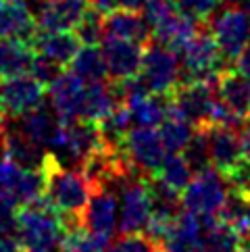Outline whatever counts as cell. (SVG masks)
I'll return each instance as SVG.
<instances>
[{"label": "cell", "mask_w": 250, "mask_h": 252, "mask_svg": "<svg viewBox=\"0 0 250 252\" xmlns=\"http://www.w3.org/2000/svg\"><path fill=\"white\" fill-rule=\"evenodd\" d=\"M42 177H44V198L52 204L62 221V227L82 223L88 200L92 196V184L82 169H71L61 160L46 152L42 160Z\"/></svg>", "instance_id": "1"}, {"label": "cell", "mask_w": 250, "mask_h": 252, "mask_svg": "<svg viewBox=\"0 0 250 252\" xmlns=\"http://www.w3.org/2000/svg\"><path fill=\"white\" fill-rule=\"evenodd\" d=\"M15 233L19 236V244L25 252H61L62 221L44 194L17 209Z\"/></svg>", "instance_id": "2"}, {"label": "cell", "mask_w": 250, "mask_h": 252, "mask_svg": "<svg viewBox=\"0 0 250 252\" xmlns=\"http://www.w3.org/2000/svg\"><path fill=\"white\" fill-rule=\"evenodd\" d=\"M227 179L215 167H204L194 171L192 179L182 190V209L198 215L202 219L219 217L227 198Z\"/></svg>", "instance_id": "3"}, {"label": "cell", "mask_w": 250, "mask_h": 252, "mask_svg": "<svg viewBox=\"0 0 250 252\" xmlns=\"http://www.w3.org/2000/svg\"><path fill=\"white\" fill-rule=\"evenodd\" d=\"M217 100L215 82L209 79H180L169 92V109L182 115L194 127H207Z\"/></svg>", "instance_id": "4"}, {"label": "cell", "mask_w": 250, "mask_h": 252, "mask_svg": "<svg viewBox=\"0 0 250 252\" xmlns=\"http://www.w3.org/2000/svg\"><path fill=\"white\" fill-rule=\"evenodd\" d=\"M138 77L148 92L153 94H167L175 88L182 79V67L177 52L163 46L158 42H148L142 52V65Z\"/></svg>", "instance_id": "5"}, {"label": "cell", "mask_w": 250, "mask_h": 252, "mask_svg": "<svg viewBox=\"0 0 250 252\" xmlns=\"http://www.w3.org/2000/svg\"><path fill=\"white\" fill-rule=\"evenodd\" d=\"M209 23L223 59L227 61V65H234L240 52L250 44V15L244 6L229 4L213 15Z\"/></svg>", "instance_id": "6"}, {"label": "cell", "mask_w": 250, "mask_h": 252, "mask_svg": "<svg viewBox=\"0 0 250 252\" xmlns=\"http://www.w3.org/2000/svg\"><path fill=\"white\" fill-rule=\"evenodd\" d=\"M119 223L121 233L127 231H144L150 213H153V196L148 190L146 175L133 173L119 186Z\"/></svg>", "instance_id": "7"}, {"label": "cell", "mask_w": 250, "mask_h": 252, "mask_svg": "<svg viewBox=\"0 0 250 252\" xmlns=\"http://www.w3.org/2000/svg\"><path fill=\"white\" fill-rule=\"evenodd\" d=\"M182 61L186 79H209L217 82V77L225 69V59L217 46L211 32H196V35L182 48Z\"/></svg>", "instance_id": "8"}, {"label": "cell", "mask_w": 250, "mask_h": 252, "mask_svg": "<svg viewBox=\"0 0 250 252\" xmlns=\"http://www.w3.org/2000/svg\"><path fill=\"white\" fill-rule=\"evenodd\" d=\"M121 148L131 163V167L140 175H146V177L155 175L160 163H163V158L167 157V150L163 146L158 131H155V127H142V125H133L125 133Z\"/></svg>", "instance_id": "9"}, {"label": "cell", "mask_w": 250, "mask_h": 252, "mask_svg": "<svg viewBox=\"0 0 250 252\" xmlns=\"http://www.w3.org/2000/svg\"><path fill=\"white\" fill-rule=\"evenodd\" d=\"M46 86L31 73L6 77L0 82V117H21L44 104Z\"/></svg>", "instance_id": "10"}, {"label": "cell", "mask_w": 250, "mask_h": 252, "mask_svg": "<svg viewBox=\"0 0 250 252\" xmlns=\"http://www.w3.org/2000/svg\"><path fill=\"white\" fill-rule=\"evenodd\" d=\"M117 219H119L117 190L111 186H94L92 196L84 211L82 225L94 236L111 242L115 229H117Z\"/></svg>", "instance_id": "11"}, {"label": "cell", "mask_w": 250, "mask_h": 252, "mask_svg": "<svg viewBox=\"0 0 250 252\" xmlns=\"http://www.w3.org/2000/svg\"><path fill=\"white\" fill-rule=\"evenodd\" d=\"M48 94L52 100V109L59 115V119L62 121L84 119L88 84L82 77H77L73 71H62L48 86Z\"/></svg>", "instance_id": "12"}, {"label": "cell", "mask_w": 250, "mask_h": 252, "mask_svg": "<svg viewBox=\"0 0 250 252\" xmlns=\"http://www.w3.org/2000/svg\"><path fill=\"white\" fill-rule=\"evenodd\" d=\"M150 32H153L155 42L163 44V46L175 52H182V48L198 32V21L186 11H182L177 4H173L150 23Z\"/></svg>", "instance_id": "13"}, {"label": "cell", "mask_w": 250, "mask_h": 252, "mask_svg": "<svg viewBox=\"0 0 250 252\" xmlns=\"http://www.w3.org/2000/svg\"><path fill=\"white\" fill-rule=\"evenodd\" d=\"M0 190H4L17 204L33 202L44 194V177L42 169L21 167L11 158H4L0 167Z\"/></svg>", "instance_id": "14"}, {"label": "cell", "mask_w": 250, "mask_h": 252, "mask_svg": "<svg viewBox=\"0 0 250 252\" xmlns=\"http://www.w3.org/2000/svg\"><path fill=\"white\" fill-rule=\"evenodd\" d=\"M102 57L106 63V71L113 82H123V79L136 77L142 65V44L115 38V35H104L102 38Z\"/></svg>", "instance_id": "15"}, {"label": "cell", "mask_w": 250, "mask_h": 252, "mask_svg": "<svg viewBox=\"0 0 250 252\" xmlns=\"http://www.w3.org/2000/svg\"><path fill=\"white\" fill-rule=\"evenodd\" d=\"M209 138V160L223 177H227L236 167L244 163L242 142H240V129L223 127V125H211L207 127Z\"/></svg>", "instance_id": "16"}, {"label": "cell", "mask_w": 250, "mask_h": 252, "mask_svg": "<svg viewBox=\"0 0 250 252\" xmlns=\"http://www.w3.org/2000/svg\"><path fill=\"white\" fill-rule=\"evenodd\" d=\"M31 46L35 55L57 63L61 67H69V63L73 61L77 50L82 48V42H79L73 30H65V32L35 30L31 38Z\"/></svg>", "instance_id": "17"}, {"label": "cell", "mask_w": 250, "mask_h": 252, "mask_svg": "<svg viewBox=\"0 0 250 252\" xmlns=\"http://www.w3.org/2000/svg\"><path fill=\"white\" fill-rule=\"evenodd\" d=\"M88 8L90 0H44L35 15V23L40 30L50 32L73 30Z\"/></svg>", "instance_id": "18"}, {"label": "cell", "mask_w": 250, "mask_h": 252, "mask_svg": "<svg viewBox=\"0 0 250 252\" xmlns=\"http://www.w3.org/2000/svg\"><path fill=\"white\" fill-rule=\"evenodd\" d=\"M215 88L219 100L231 113H236L246 121L250 117V79L244 77L234 65H227L219 73Z\"/></svg>", "instance_id": "19"}, {"label": "cell", "mask_w": 250, "mask_h": 252, "mask_svg": "<svg viewBox=\"0 0 250 252\" xmlns=\"http://www.w3.org/2000/svg\"><path fill=\"white\" fill-rule=\"evenodd\" d=\"M38 23L28 0H0V40L17 38L31 42Z\"/></svg>", "instance_id": "20"}, {"label": "cell", "mask_w": 250, "mask_h": 252, "mask_svg": "<svg viewBox=\"0 0 250 252\" xmlns=\"http://www.w3.org/2000/svg\"><path fill=\"white\" fill-rule=\"evenodd\" d=\"M104 35H115L129 42H136L146 46L153 38L150 25L144 19V15L131 8H115L113 13L104 17Z\"/></svg>", "instance_id": "21"}, {"label": "cell", "mask_w": 250, "mask_h": 252, "mask_svg": "<svg viewBox=\"0 0 250 252\" xmlns=\"http://www.w3.org/2000/svg\"><path fill=\"white\" fill-rule=\"evenodd\" d=\"M202 229H204L202 217L182 209L180 215L175 217L171 229H169L167 238L163 240V246L160 248H165L169 252H190L196 246H200Z\"/></svg>", "instance_id": "22"}, {"label": "cell", "mask_w": 250, "mask_h": 252, "mask_svg": "<svg viewBox=\"0 0 250 252\" xmlns=\"http://www.w3.org/2000/svg\"><path fill=\"white\" fill-rule=\"evenodd\" d=\"M125 106H127L133 125L158 127L169 113V96L167 94H153V92L133 94L125 100Z\"/></svg>", "instance_id": "23"}, {"label": "cell", "mask_w": 250, "mask_h": 252, "mask_svg": "<svg viewBox=\"0 0 250 252\" xmlns=\"http://www.w3.org/2000/svg\"><path fill=\"white\" fill-rule=\"evenodd\" d=\"M33 46L28 40L2 38L0 40V79L30 73L33 63Z\"/></svg>", "instance_id": "24"}, {"label": "cell", "mask_w": 250, "mask_h": 252, "mask_svg": "<svg viewBox=\"0 0 250 252\" xmlns=\"http://www.w3.org/2000/svg\"><path fill=\"white\" fill-rule=\"evenodd\" d=\"M11 119L15 123V127L28 140L38 144V146H50L52 136H55L57 125H59V115L55 119L44 106H38V109H33L21 117H11Z\"/></svg>", "instance_id": "25"}, {"label": "cell", "mask_w": 250, "mask_h": 252, "mask_svg": "<svg viewBox=\"0 0 250 252\" xmlns=\"http://www.w3.org/2000/svg\"><path fill=\"white\" fill-rule=\"evenodd\" d=\"M69 71H73V73L77 77H82L86 84L109 79L106 63L102 57V50L98 48V44H82V48L77 50L73 61L69 63Z\"/></svg>", "instance_id": "26"}, {"label": "cell", "mask_w": 250, "mask_h": 252, "mask_svg": "<svg viewBox=\"0 0 250 252\" xmlns=\"http://www.w3.org/2000/svg\"><path fill=\"white\" fill-rule=\"evenodd\" d=\"M204 229H202V242L209 252H236L240 248V236L229 223H225L221 217L213 219H202Z\"/></svg>", "instance_id": "27"}, {"label": "cell", "mask_w": 250, "mask_h": 252, "mask_svg": "<svg viewBox=\"0 0 250 252\" xmlns=\"http://www.w3.org/2000/svg\"><path fill=\"white\" fill-rule=\"evenodd\" d=\"M158 127H160L158 136L163 140V146L167 152H184L194 136V129H196L190 121H186L182 115H177L171 109H169L167 117Z\"/></svg>", "instance_id": "28"}, {"label": "cell", "mask_w": 250, "mask_h": 252, "mask_svg": "<svg viewBox=\"0 0 250 252\" xmlns=\"http://www.w3.org/2000/svg\"><path fill=\"white\" fill-rule=\"evenodd\" d=\"M194 171L188 163V158L184 157V152H167V157L163 158L158 171L155 177L158 182H163L169 190H173L182 196V190L188 186V182L192 179Z\"/></svg>", "instance_id": "29"}, {"label": "cell", "mask_w": 250, "mask_h": 252, "mask_svg": "<svg viewBox=\"0 0 250 252\" xmlns=\"http://www.w3.org/2000/svg\"><path fill=\"white\" fill-rule=\"evenodd\" d=\"M59 250L61 252H106L109 250V240L98 238L88 231L82 223H75V225L62 227Z\"/></svg>", "instance_id": "30"}, {"label": "cell", "mask_w": 250, "mask_h": 252, "mask_svg": "<svg viewBox=\"0 0 250 252\" xmlns=\"http://www.w3.org/2000/svg\"><path fill=\"white\" fill-rule=\"evenodd\" d=\"M160 246L148 236L146 231H127L117 240L109 242L106 252H156Z\"/></svg>", "instance_id": "31"}, {"label": "cell", "mask_w": 250, "mask_h": 252, "mask_svg": "<svg viewBox=\"0 0 250 252\" xmlns=\"http://www.w3.org/2000/svg\"><path fill=\"white\" fill-rule=\"evenodd\" d=\"M73 32L82 44H98L104 38V17L98 15L94 8H88L82 19L77 21Z\"/></svg>", "instance_id": "32"}, {"label": "cell", "mask_w": 250, "mask_h": 252, "mask_svg": "<svg viewBox=\"0 0 250 252\" xmlns=\"http://www.w3.org/2000/svg\"><path fill=\"white\" fill-rule=\"evenodd\" d=\"M184 157L188 158L192 171H200L211 165L209 160V138H207V127H196L190 144L184 150Z\"/></svg>", "instance_id": "33"}, {"label": "cell", "mask_w": 250, "mask_h": 252, "mask_svg": "<svg viewBox=\"0 0 250 252\" xmlns=\"http://www.w3.org/2000/svg\"><path fill=\"white\" fill-rule=\"evenodd\" d=\"M221 0H177V6L186 11L190 17H194L196 21L207 23L213 15L217 13Z\"/></svg>", "instance_id": "34"}, {"label": "cell", "mask_w": 250, "mask_h": 252, "mask_svg": "<svg viewBox=\"0 0 250 252\" xmlns=\"http://www.w3.org/2000/svg\"><path fill=\"white\" fill-rule=\"evenodd\" d=\"M65 71V67H61V65H57V63H52V61H48V59H44V57H40V55H35L33 57V63H31V69H30V73L38 79V82H42L44 86H50L55 79Z\"/></svg>", "instance_id": "35"}, {"label": "cell", "mask_w": 250, "mask_h": 252, "mask_svg": "<svg viewBox=\"0 0 250 252\" xmlns=\"http://www.w3.org/2000/svg\"><path fill=\"white\" fill-rule=\"evenodd\" d=\"M234 67H236L244 77L250 79V44H248V46H246L242 52H240V57L234 61Z\"/></svg>", "instance_id": "36"}, {"label": "cell", "mask_w": 250, "mask_h": 252, "mask_svg": "<svg viewBox=\"0 0 250 252\" xmlns=\"http://www.w3.org/2000/svg\"><path fill=\"white\" fill-rule=\"evenodd\" d=\"M240 142H242V155L246 160H250V117L240 127Z\"/></svg>", "instance_id": "37"}, {"label": "cell", "mask_w": 250, "mask_h": 252, "mask_svg": "<svg viewBox=\"0 0 250 252\" xmlns=\"http://www.w3.org/2000/svg\"><path fill=\"white\" fill-rule=\"evenodd\" d=\"M90 8H94L98 15L106 17L109 13H113L115 8H117V2H115V0H90Z\"/></svg>", "instance_id": "38"}, {"label": "cell", "mask_w": 250, "mask_h": 252, "mask_svg": "<svg viewBox=\"0 0 250 252\" xmlns=\"http://www.w3.org/2000/svg\"><path fill=\"white\" fill-rule=\"evenodd\" d=\"M0 252H25V250L19 244V240H15L13 236L0 233Z\"/></svg>", "instance_id": "39"}, {"label": "cell", "mask_w": 250, "mask_h": 252, "mask_svg": "<svg viewBox=\"0 0 250 252\" xmlns=\"http://www.w3.org/2000/svg\"><path fill=\"white\" fill-rule=\"evenodd\" d=\"M117 8H131V11H138L144 4V0H115Z\"/></svg>", "instance_id": "40"}, {"label": "cell", "mask_w": 250, "mask_h": 252, "mask_svg": "<svg viewBox=\"0 0 250 252\" xmlns=\"http://www.w3.org/2000/svg\"><path fill=\"white\" fill-rule=\"evenodd\" d=\"M190 252H209L207 248H204V246H196L194 250H190Z\"/></svg>", "instance_id": "41"}, {"label": "cell", "mask_w": 250, "mask_h": 252, "mask_svg": "<svg viewBox=\"0 0 250 252\" xmlns=\"http://www.w3.org/2000/svg\"><path fill=\"white\" fill-rule=\"evenodd\" d=\"M236 252H250V246H242V244H240V248Z\"/></svg>", "instance_id": "42"}, {"label": "cell", "mask_w": 250, "mask_h": 252, "mask_svg": "<svg viewBox=\"0 0 250 252\" xmlns=\"http://www.w3.org/2000/svg\"><path fill=\"white\" fill-rule=\"evenodd\" d=\"M242 2H244V8H246V13L250 15V0H242Z\"/></svg>", "instance_id": "43"}, {"label": "cell", "mask_w": 250, "mask_h": 252, "mask_svg": "<svg viewBox=\"0 0 250 252\" xmlns=\"http://www.w3.org/2000/svg\"><path fill=\"white\" fill-rule=\"evenodd\" d=\"M225 2H229V4H238V2H242V0H225Z\"/></svg>", "instance_id": "44"}, {"label": "cell", "mask_w": 250, "mask_h": 252, "mask_svg": "<svg viewBox=\"0 0 250 252\" xmlns=\"http://www.w3.org/2000/svg\"><path fill=\"white\" fill-rule=\"evenodd\" d=\"M156 252H169V250H165V248H158V250H156Z\"/></svg>", "instance_id": "45"}]
</instances>
